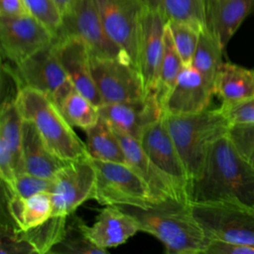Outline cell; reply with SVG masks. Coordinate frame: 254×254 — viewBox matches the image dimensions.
<instances>
[{
	"label": "cell",
	"mask_w": 254,
	"mask_h": 254,
	"mask_svg": "<svg viewBox=\"0 0 254 254\" xmlns=\"http://www.w3.org/2000/svg\"><path fill=\"white\" fill-rule=\"evenodd\" d=\"M189 198L254 206V167L238 154L226 134L210 145L199 174L190 183Z\"/></svg>",
	"instance_id": "cell-1"
},
{
	"label": "cell",
	"mask_w": 254,
	"mask_h": 254,
	"mask_svg": "<svg viewBox=\"0 0 254 254\" xmlns=\"http://www.w3.org/2000/svg\"><path fill=\"white\" fill-rule=\"evenodd\" d=\"M138 221L140 231L159 239L170 254H198L209 239L194 217L190 201L167 198L148 207L120 206Z\"/></svg>",
	"instance_id": "cell-2"
},
{
	"label": "cell",
	"mask_w": 254,
	"mask_h": 254,
	"mask_svg": "<svg viewBox=\"0 0 254 254\" xmlns=\"http://www.w3.org/2000/svg\"><path fill=\"white\" fill-rule=\"evenodd\" d=\"M15 102L23 119L31 121L49 150L64 162H72L88 155L60 106L46 93L32 87H21Z\"/></svg>",
	"instance_id": "cell-3"
},
{
	"label": "cell",
	"mask_w": 254,
	"mask_h": 254,
	"mask_svg": "<svg viewBox=\"0 0 254 254\" xmlns=\"http://www.w3.org/2000/svg\"><path fill=\"white\" fill-rule=\"evenodd\" d=\"M163 116L190 183L199 174L210 145L227 133L230 123L219 107L194 114Z\"/></svg>",
	"instance_id": "cell-4"
},
{
	"label": "cell",
	"mask_w": 254,
	"mask_h": 254,
	"mask_svg": "<svg viewBox=\"0 0 254 254\" xmlns=\"http://www.w3.org/2000/svg\"><path fill=\"white\" fill-rule=\"evenodd\" d=\"M92 162L96 173L93 199L101 205L148 207L162 201L129 164Z\"/></svg>",
	"instance_id": "cell-5"
},
{
	"label": "cell",
	"mask_w": 254,
	"mask_h": 254,
	"mask_svg": "<svg viewBox=\"0 0 254 254\" xmlns=\"http://www.w3.org/2000/svg\"><path fill=\"white\" fill-rule=\"evenodd\" d=\"M207 238L254 246V206L234 202H190Z\"/></svg>",
	"instance_id": "cell-6"
},
{
	"label": "cell",
	"mask_w": 254,
	"mask_h": 254,
	"mask_svg": "<svg viewBox=\"0 0 254 254\" xmlns=\"http://www.w3.org/2000/svg\"><path fill=\"white\" fill-rule=\"evenodd\" d=\"M110 39L139 69V50L147 2L145 0H94Z\"/></svg>",
	"instance_id": "cell-7"
},
{
	"label": "cell",
	"mask_w": 254,
	"mask_h": 254,
	"mask_svg": "<svg viewBox=\"0 0 254 254\" xmlns=\"http://www.w3.org/2000/svg\"><path fill=\"white\" fill-rule=\"evenodd\" d=\"M90 66L103 103L137 100L151 94L140 70L129 62L90 54Z\"/></svg>",
	"instance_id": "cell-8"
},
{
	"label": "cell",
	"mask_w": 254,
	"mask_h": 254,
	"mask_svg": "<svg viewBox=\"0 0 254 254\" xmlns=\"http://www.w3.org/2000/svg\"><path fill=\"white\" fill-rule=\"evenodd\" d=\"M12 73L18 89L28 86L40 90L59 106L74 88L57 57L54 43L16 64Z\"/></svg>",
	"instance_id": "cell-9"
},
{
	"label": "cell",
	"mask_w": 254,
	"mask_h": 254,
	"mask_svg": "<svg viewBox=\"0 0 254 254\" xmlns=\"http://www.w3.org/2000/svg\"><path fill=\"white\" fill-rule=\"evenodd\" d=\"M95 182V168L89 156L67 163L53 179L52 215L68 216L85 200L93 198Z\"/></svg>",
	"instance_id": "cell-10"
},
{
	"label": "cell",
	"mask_w": 254,
	"mask_h": 254,
	"mask_svg": "<svg viewBox=\"0 0 254 254\" xmlns=\"http://www.w3.org/2000/svg\"><path fill=\"white\" fill-rule=\"evenodd\" d=\"M63 35L76 36L81 39L91 55L121 59L132 64L106 33L94 0H78L71 11L63 17V25L57 37Z\"/></svg>",
	"instance_id": "cell-11"
},
{
	"label": "cell",
	"mask_w": 254,
	"mask_h": 254,
	"mask_svg": "<svg viewBox=\"0 0 254 254\" xmlns=\"http://www.w3.org/2000/svg\"><path fill=\"white\" fill-rule=\"evenodd\" d=\"M55 40V35L31 14L0 16L1 51L15 65L52 45Z\"/></svg>",
	"instance_id": "cell-12"
},
{
	"label": "cell",
	"mask_w": 254,
	"mask_h": 254,
	"mask_svg": "<svg viewBox=\"0 0 254 254\" xmlns=\"http://www.w3.org/2000/svg\"><path fill=\"white\" fill-rule=\"evenodd\" d=\"M139 143L154 165L170 178L189 198L190 179L179 151L167 129L164 116L152 123L143 132Z\"/></svg>",
	"instance_id": "cell-13"
},
{
	"label": "cell",
	"mask_w": 254,
	"mask_h": 254,
	"mask_svg": "<svg viewBox=\"0 0 254 254\" xmlns=\"http://www.w3.org/2000/svg\"><path fill=\"white\" fill-rule=\"evenodd\" d=\"M98 112L113 130L138 141L143 132L164 114L153 93L137 100L103 103L98 106Z\"/></svg>",
	"instance_id": "cell-14"
},
{
	"label": "cell",
	"mask_w": 254,
	"mask_h": 254,
	"mask_svg": "<svg viewBox=\"0 0 254 254\" xmlns=\"http://www.w3.org/2000/svg\"><path fill=\"white\" fill-rule=\"evenodd\" d=\"M54 48L73 87L97 107L102 105V98L91 73L90 52L86 44L76 36L63 35L56 38Z\"/></svg>",
	"instance_id": "cell-15"
},
{
	"label": "cell",
	"mask_w": 254,
	"mask_h": 254,
	"mask_svg": "<svg viewBox=\"0 0 254 254\" xmlns=\"http://www.w3.org/2000/svg\"><path fill=\"white\" fill-rule=\"evenodd\" d=\"M166 24L167 21L161 12L147 3L140 41L138 67L148 93L155 94L156 92L164 51Z\"/></svg>",
	"instance_id": "cell-16"
},
{
	"label": "cell",
	"mask_w": 254,
	"mask_h": 254,
	"mask_svg": "<svg viewBox=\"0 0 254 254\" xmlns=\"http://www.w3.org/2000/svg\"><path fill=\"white\" fill-rule=\"evenodd\" d=\"M213 88L192 66H184L177 82L169 94L164 114H194L209 108Z\"/></svg>",
	"instance_id": "cell-17"
},
{
	"label": "cell",
	"mask_w": 254,
	"mask_h": 254,
	"mask_svg": "<svg viewBox=\"0 0 254 254\" xmlns=\"http://www.w3.org/2000/svg\"><path fill=\"white\" fill-rule=\"evenodd\" d=\"M114 132L123 147L127 163L141 176L159 200L177 198L190 201L173 181L154 165L137 139L115 130Z\"/></svg>",
	"instance_id": "cell-18"
},
{
	"label": "cell",
	"mask_w": 254,
	"mask_h": 254,
	"mask_svg": "<svg viewBox=\"0 0 254 254\" xmlns=\"http://www.w3.org/2000/svg\"><path fill=\"white\" fill-rule=\"evenodd\" d=\"M140 231L137 219L117 205H105L91 226L86 225L89 239L102 249L114 248L125 243Z\"/></svg>",
	"instance_id": "cell-19"
},
{
	"label": "cell",
	"mask_w": 254,
	"mask_h": 254,
	"mask_svg": "<svg viewBox=\"0 0 254 254\" xmlns=\"http://www.w3.org/2000/svg\"><path fill=\"white\" fill-rule=\"evenodd\" d=\"M253 10L254 0H206L207 28L223 50Z\"/></svg>",
	"instance_id": "cell-20"
},
{
	"label": "cell",
	"mask_w": 254,
	"mask_h": 254,
	"mask_svg": "<svg viewBox=\"0 0 254 254\" xmlns=\"http://www.w3.org/2000/svg\"><path fill=\"white\" fill-rule=\"evenodd\" d=\"M22 155L26 173L50 180L67 164L49 150L35 125L25 119L22 123Z\"/></svg>",
	"instance_id": "cell-21"
},
{
	"label": "cell",
	"mask_w": 254,
	"mask_h": 254,
	"mask_svg": "<svg viewBox=\"0 0 254 254\" xmlns=\"http://www.w3.org/2000/svg\"><path fill=\"white\" fill-rule=\"evenodd\" d=\"M214 95L221 105H231L254 96V69L222 63L213 83Z\"/></svg>",
	"instance_id": "cell-22"
},
{
	"label": "cell",
	"mask_w": 254,
	"mask_h": 254,
	"mask_svg": "<svg viewBox=\"0 0 254 254\" xmlns=\"http://www.w3.org/2000/svg\"><path fill=\"white\" fill-rule=\"evenodd\" d=\"M5 195L8 213L15 226L20 230L36 227L52 215L51 191H40L27 198L7 193Z\"/></svg>",
	"instance_id": "cell-23"
},
{
	"label": "cell",
	"mask_w": 254,
	"mask_h": 254,
	"mask_svg": "<svg viewBox=\"0 0 254 254\" xmlns=\"http://www.w3.org/2000/svg\"><path fill=\"white\" fill-rule=\"evenodd\" d=\"M23 118L15 102V97L3 100L0 113V143L10 151L16 176L26 173L22 155Z\"/></svg>",
	"instance_id": "cell-24"
},
{
	"label": "cell",
	"mask_w": 254,
	"mask_h": 254,
	"mask_svg": "<svg viewBox=\"0 0 254 254\" xmlns=\"http://www.w3.org/2000/svg\"><path fill=\"white\" fill-rule=\"evenodd\" d=\"M85 132V145L91 159L128 164L123 147L116 133L101 117L95 125Z\"/></svg>",
	"instance_id": "cell-25"
},
{
	"label": "cell",
	"mask_w": 254,
	"mask_h": 254,
	"mask_svg": "<svg viewBox=\"0 0 254 254\" xmlns=\"http://www.w3.org/2000/svg\"><path fill=\"white\" fill-rule=\"evenodd\" d=\"M156 7L167 22H182L191 25L197 30L206 24V0H146Z\"/></svg>",
	"instance_id": "cell-26"
},
{
	"label": "cell",
	"mask_w": 254,
	"mask_h": 254,
	"mask_svg": "<svg viewBox=\"0 0 254 254\" xmlns=\"http://www.w3.org/2000/svg\"><path fill=\"white\" fill-rule=\"evenodd\" d=\"M223 48L207 28L199 31L197 46L192 59V66L203 76L207 83L213 88L216 73L222 64Z\"/></svg>",
	"instance_id": "cell-27"
},
{
	"label": "cell",
	"mask_w": 254,
	"mask_h": 254,
	"mask_svg": "<svg viewBox=\"0 0 254 254\" xmlns=\"http://www.w3.org/2000/svg\"><path fill=\"white\" fill-rule=\"evenodd\" d=\"M183 67V62L176 49L170 27L167 23L165 27L163 57L161 61L158 83L155 92L157 100L161 105L162 109L169 94L174 88Z\"/></svg>",
	"instance_id": "cell-28"
},
{
	"label": "cell",
	"mask_w": 254,
	"mask_h": 254,
	"mask_svg": "<svg viewBox=\"0 0 254 254\" xmlns=\"http://www.w3.org/2000/svg\"><path fill=\"white\" fill-rule=\"evenodd\" d=\"M50 253L62 254H106L108 251L95 245L86 233V224L73 213L68 215L61 241Z\"/></svg>",
	"instance_id": "cell-29"
},
{
	"label": "cell",
	"mask_w": 254,
	"mask_h": 254,
	"mask_svg": "<svg viewBox=\"0 0 254 254\" xmlns=\"http://www.w3.org/2000/svg\"><path fill=\"white\" fill-rule=\"evenodd\" d=\"M68 216L51 215L42 224L27 230H20L21 236L34 248L36 254L50 253L64 236Z\"/></svg>",
	"instance_id": "cell-30"
},
{
	"label": "cell",
	"mask_w": 254,
	"mask_h": 254,
	"mask_svg": "<svg viewBox=\"0 0 254 254\" xmlns=\"http://www.w3.org/2000/svg\"><path fill=\"white\" fill-rule=\"evenodd\" d=\"M60 108L73 127L84 131L95 125L100 118L98 107L75 88L64 97Z\"/></svg>",
	"instance_id": "cell-31"
},
{
	"label": "cell",
	"mask_w": 254,
	"mask_h": 254,
	"mask_svg": "<svg viewBox=\"0 0 254 254\" xmlns=\"http://www.w3.org/2000/svg\"><path fill=\"white\" fill-rule=\"evenodd\" d=\"M167 23L184 66H190L198 42L199 30L187 23L174 21Z\"/></svg>",
	"instance_id": "cell-32"
},
{
	"label": "cell",
	"mask_w": 254,
	"mask_h": 254,
	"mask_svg": "<svg viewBox=\"0 0 254 254\" xmlns=\"http://www.w3.org/2000/svg\"><path fill=\"white\" fill-rule=\"evenodd\" d=\"M226 135L238 154L254 167V122L230 124Z\"/></svg>",
	"instance_id": "cell-33"
},
{
	"label": "cell",
	"mask_w": 254,
	"mask_h": 254,
	"mask_svg": "<svg viewBox=\"0 0 254 254\" xmlns=\"http://www.w3.org/2000/svg\"><path fill=\"white\" fill-rule=\"evenodd\" d=\"M29 12L42 22L57 37L62 25L63 15L55 0H24Z\"/></svg>",
	"instance_id": "cell-34"
},
{
	"label": "cell",
	"mask_w": 254,
	"mask_h": 254,
	"mask_svg": "<svg viewBox=\"0 0 254 254\" xmlns=\"http://www.w3.org/2000/svg\"><path fill=\"white\" fill-rule=\"evenodd\" d=\"M52 187L53 180L24 173L16 178L14 186L10 190L4 189V192L27 198L40 191H51Z\"/></svg>",
	"instance_id": "cell-35"
},
{
	"label": "cell",
	"mask_w": 254,
	"mask_h": 254,
	"mask_svg": "<svg viewBox=\"0 0 254 254\" xmlns=\"http://www.w3.org/2000/svg\"><path fill=\"white\" fill-rule=\"evenodd\" d=\"M1 254H36L34 248L21 236L19 229L12 224L1 225Z\"/></svg>",
	"instance_id": "cell-36"
},
{
	"label": "cell",
	"mask_w": 254,
	"mask_h": 254,
	"mask_svg": "<svg viewBox=\"0 0 254 254\" xmlns=\"http://www.w3.org/2000/svg\"><path fill=\"white\" fill-rule=\"evenodd\" d=\"M219 108L230 124L254 122V96L231 105H220Z\"/></svg>",
	"instance_id": "cell-37"
},
{
	"label": "cell",
	"mask_w": 254,
	"mask_h": 254,
	"mask_svg": "<svg viewBox=\"0 0 254 254\" xmlns=\"http://www.w3.org/2000/svg\"><path fill=\"white\" fill-rule=\"evenodd\" d=\"M204 254H254V246L210 239Z\"/></svg>",
	"instance_id": "cell-38"
},
{
	"label": "cell",
	"mask_w": 254,
	"mask_h": 254,
	"mask_svg": "<svg viewBox=\"0 0 254 254\" xmlns=\"http://www.w3.org/2000/svg\"><path fill=\"white\" fill-rule=\"evenodd\" d=\"M30 14L24 0H0V16L12 17Z\"/></svg>",
	"instance_id": "cell-39"
},
{
	"label": "cell",
	"mask_w": 254,
	"mask_h": 254,
	"mask_svg": "<svg viewBox=\"0 0 254 254\" xmlns=\"http://www.w3.org/2000/svg\"><path fill=\"white\" fill-rule=\"evenodd\" d=\"M56 4L58 5L63 17L66 15L68 12L71 11V9L75 6V4L78 2V0H55Z\"/></svg>",
	"instance_id": "cell-40"
}]
</instances>
